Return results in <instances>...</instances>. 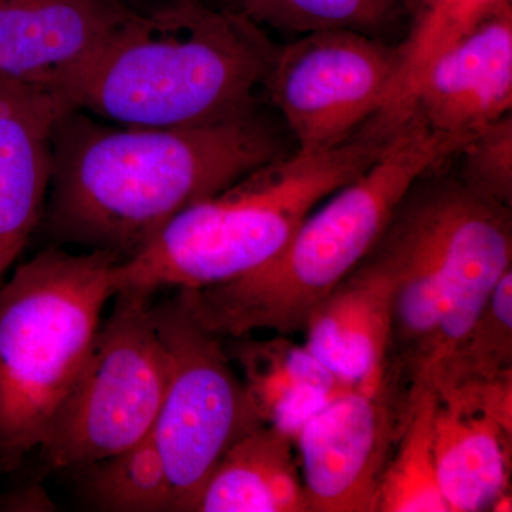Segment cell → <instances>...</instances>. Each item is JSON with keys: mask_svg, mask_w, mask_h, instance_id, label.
<instances>
[{"mask_svg": "<svg viewBox=\"0 0 512 512\" xmlns=\"http://www.w3.org/2000/svg\"><path fill=\"white\" fill-rule=\"evenodd\" d=\"M289 153L255 111L200 126H106L72 109L57 124L47 227L126 259L185 208Z\"/></svg>", "mask_w": 512, "mask_h": 512, "instance_id": "obj_1", "label": "cell"}, {"mask_svg": "<svg viewBox=\"0 0 512 512\" xmlns=\"http://www.w3.org/2000/svg\"><path fill=\"white\" fill-rule=\"evenodd\" d=\"M278 46L264 29L202 0L133 10L59 87L73 109L120 126H200L256 110Z\"/></svg>", "mask_w": 512, "mask_h": 512, "instance_id": "obj_2", "label": "cell"}, {"mask_svg": "<svg viewBox=\"0 0 512 512\" xmlns=\"http://www.w3.org/2000/svg\"><path fill=\"white\" fill-rule=\"evenodd\" d=\"M463 144L431 130L413 111L382 156L318 205L271 261L178 296L221 339L303 332L313 309L369 254L407 192Z\"/></svg>", "mask_w": 512, "mask_h": 512, "instance_id": "obj_3", "label": "cell"}, {"mask_svg": "<svg viewBox=\"0 0 512 512\" xmlns=\"http://www.w3.org/2000/svg\"><path fill=\"white\" fill-rule=\"evenodd\" d=\"M404 123L377 113L339 146L295 148L195 202L121 259L117 295L208 288L266 264L318 205L382 156Z\"/></svg>", "mask_w": 512, "mask_h": 512, "instance_id": "obj_4", "label": "cell"}, {"mask_svg": "<svg viewBox=\"0 0 512 512\" xmlns=\"http://www.w3.org/2000/svg\"><path fill=\"white\" fill-rule=\"evenodd\" d=\"M393 274L389 370L420 383L512 271L511 207L440 168L421 177L370 249Z\"/></svg>", "mask_w": 512, "mask_h": 512, "instance_id": "obj_5", "label": "cell"}, {"mask_svg": "<svg viewBox=\"0 0 512 512\" xmlns=\"http://www.w3.org/2000/svg\"><path fill=\"white\" fill-rule=\"evenodd\" d=\"M120 256L47 249L0 285V471L39 450L116 298Z\"/></svg>", "mask_w": 512, "mask_h": 512, "instance_id": "obj_6", "label": "cell"}, {"mask_svg": "<svg viewBox=\"0 0 512 512\" xmlns=\"http://www.w3.org/2000/svg\"><path fill=\"white\" fill-rule=\"evenodd\" d=\"M99 332L79 382L40 446L50 470L83 468L150 436L168 379L151 295L124 292Z\"/></svg>", "mask_w": 512, "mask_h": 512, "instance_id": "obj_7", "label": "cell"}, {"mask_svg": "<svg viewBox=\"0 0 512 512\" xmlns=\"http://www.w3.org/2000/svg\"><path fill=\"white\" fill-rule=\"evenodd\" d=\"M153 318L167 350L168 379L150 436L173 485L175 511L194 512L228 448L262 423L220 336L180 296L153 305Z\"/></svg>", "mask_w": 512, "mask_h": 512, "instance_id": "obj_8", "label": "cell"}, {"mask_svg": "<svg viewBox=\"0 0 512 512\" xmlns=\"http://www.w3.org/2000/svg\"><path fill=\"white\" fill-rule=\"evenodd\" d=\"M397 70V46L357 30H318L278 46L262 89L296 148L323 151L383 109Z\"/></svg>", "mask_w": 512, "mask_h": 512, "instance_id": "obj_9", "label": "cell"}, {"mask_svg": "<svg viewBox=\"0 0 512 512\" xmlns=\"http://www.w3.org/2000/svg\"><path fill=\"white\" fill-rule=\"evenodd\" d=\"M409 402L390 375L379 389L350 390L303 424L293 443L309 512H377Z\"/></svg>", "mask_w": 512, "mask_h": 512, "instance_id": "obj_10", "label": "cell"}, {"mask_svg": "<svg viewBox=\"0 0 512 512\" xmlns=\"http://www.w3.org/2000/svg\"><path fill=\"white\" fill-rule=\"evenodd\" d=\"M133 10L126 0H0V79L57 92Z\"/></svg>", "mask_w": 512, "mask_h": 512, "instance_id": "obj_11", "label": "cell"}, {"mask_svg": "<svg viewBox=\"0 0 512 512\" xmlns=\"http://www.w3.org/2000/svg\"><path fill=\"white\" fill-rule=\"evenodd\" d=\"M72 109L55 90L0 79V285L45 210L53 138Z\"/></svg>", "mask_w": 512, "mask_h": 512, "instance_id": "obj_12", "label": "cell"}, {"mask_svg": "<svg viewBox=\"0 0 512 512\" xmlns=\"http://www.w3.org/2000/svg\"><path fill=\"white\" fill-rule=\"evenodd\" d=\"M511 109L510 3L431 64L414 94L412 111L431 130L466 143Z\"/></svg>", "mask_w": 512, "mask_h": 512, "instance_id": "obj_13", "label": "cell"}, {"mask_svg": "<svg viewBox=\"0 0 512 512\" xmlns=\"http://www.w3.org/2000/svg\"><path fill=\"white\" fill-rule=\"evenodd\" d=\"M394 291L392 272L369 252L306 320V348L355 389L390 377Z\"/></svg>", "mask_w": 512, "mask_h": 512, "instance_id": "obj_14", "label": "cell"}, {"mask_svg": "<svg viewBox=\"0 0 512 512\" xmlns=\"http://www.w3.org/2000/svg\"><path fill=\"white\" fill-rule=\"evenodd\" d=\"M241 370L242 383L259 421L296 436L303 424L338 397L355 390L288 335L229 339L225 346Z\"/></svg>", "mask_w": 512, "mask_h": 512, "instance_id": "obj_15", "label": "cell"}, {"mask_svg": "<svg viewBox=\"0 0 512 512\" xmlns=\"http://www.w3.org/2000/svg\"><path fill=\"white\" fill-rule=\"evenodd\" d=\"M433 450L448 512L491 511L511 493L512 431L487 414L436 396Z\"/></svg>", "mask_w": 512, "mask_h": 512, "instance_id": "obj_16", "label": "cell"}, {"mask_svg": "<svg viewBox=\"0 0 512 512\" xmlns=\"http://www.w3.org/2000/svg\"><path fill=\"white\" fill-rule=\"evenodd\" d=\"M194 512H309L292 437L266 424L239 437L208 477Z\"/></svg>", "mask_w": 512, "mask_h": 512, "instance_id": "obj_17", "label": "cell"}, {"mask_svg": "<svg viewBox=\"0 0 512 512\" xmlns=\"http://www.w3.org/2000/svg\"><path fill=\"white\" fill-rule=\"evenodd\" d=\"M511 0H417L409 35L397 46L399 70L382 113L406 119L431 64Z\"/></svg>", "mask_w": 512, "mask_h": 512, "instance_id": "obj_18", "label": "cell"}, {"mask_svg": "<svg viewBox=\"0 0 512 512\" xmlns=\"http://www.w3.org/2000/svg\"><path fill=\"white\" fill-rule=\"evenodd\" d=\"M434 406L436 393L430 387L410 393L409 413L384 468L377 512H448L437 483Z\"/></svg>", "mask_w": 512, "mask_h": 512, "instance_id": "obj_19", "label": "cell"}, {"mask_svg": "<svg viewBox=\"0 0 512 512\" xmlns=\"http://www.w3.org/2000/svg\"><path fill=\"white\" fill-rule=\"evenodd\" d=\"M80 470L84 497L100 510L175 511L173 485L151 436Z\"/></svg>", "mask_w": 512, "mask_h": 512, "instance_id": "obj_20", "label": "cell"}, {"mask_svg": "<svg viewBox=\"0 0 512 512\" xmlns=\"http://www.w3.org/2000/svg\"><path fill=\"white\" fill-rule=\"evenodd\" d=\"M222 8L262 29L301 36L328 29H352L376 36L399 19L402 0H227Z\"/></svg>", "mask_w": 512, "mask_h": 512, "instance_id": "obj_21", "label": "cell"}, {"mask_svg": "<svg viewBox=\"0 0 512 512\" xmlns=\"http://www.w3.org/2000/svg\"><path fill=\"white\" fill-rule=\"evenodd\" d=\"M512 372V271L507 272L476 322L437 363L419 387L450 386Z\"/></svg>", "mask_w": 512, "mask_h": 512, "instance_id": "obj_22", "label": "cell"}, {"mask_svg": "<svg viewBox=\"0 0 512 512\" xmlns=\"http://www.w3.org/2000/svg\"><path fill=\"white\" fill-rule=\"evenodd\" d=\"M456 157L461 160L458 177L468 187L505 207H511V114L473 134L458 150Z\"/></svg>", "mask_w": 512, "mask_h": 512, "instance_id": "obj_23", "label": "cell"}, {"mask_svg": "<svg viewBox=\"0 0 512 512\" xmlns=\"http://www.w3.org/2000/svg\"><path fill=\"white\" fill-rule=\"evenodd\" d=\"M126 2L128 3V5L131 6V8L137 10L153 8V2L154 6L160 5V2H158V0H126Z\"/></svg>", "mask_w": 512, "mask_h": 512, "instance_id": "obj_24", "label": "cell"}, {"mask_svg": "<svg viewBox=\"0 0 512 512\" xmlns=\"http://www.w3.org/2000/svg\"><path fill=\"white\" fill-rule=\"evenodd\" d=\"M404 6H406L407 10H412L414 5H416L417 0H402Z\"/></svg>", "mask_w": 512, "mask_h": 512, "instance_id": "obj_25", "label": "cell"}]
</instances>
